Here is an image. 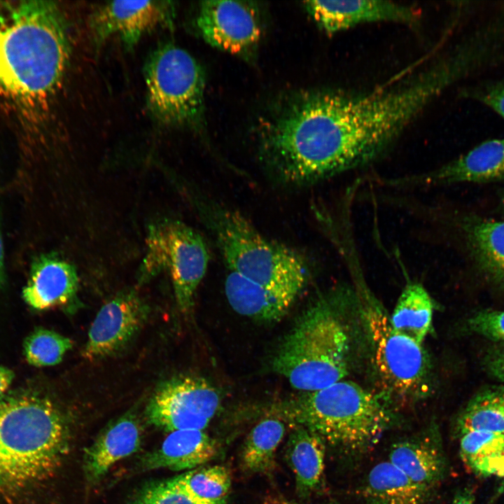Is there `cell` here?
Listing matches in <instances>:
<instances>
[{
  "label": "cell",
  "mask_w": 504,
  "mask_h": 504,
  "mask_svg": "<svg viewBox=\"0 0 504 504\" xmlns=\"http://www.w3.org/2000/svg\"><path fill=\"white\" fill-rule=\"evenodd\" d=\"M463 68L446 55L412 77L365 92L318 89L288 97L272 141L286 172L304 186L365 168L384 157L405 128Z\"/></svg>",
  "instance_id": "cell-1"
},
{
  "label": "cell",
  "mask_w": 504,
  "mask_h": 504,
  "mask_svg": "<svg viewBox=\"0 0 504 504\" xmlns=\"http://www.w3.org/2000/svg\"><path fill=\"white\" fill-rule=\"evenodd\" d=\"M0 19V89L28 111L46 110L69 58L66 27L50 1H23Z\"/></svg>",
  "instance_id": "cell-2"
},
{
  "label": "cell",
  "mask_w": 504,
  "mask_h": 504,
  "mask_svg": "<svg viewBox=\"0 0 504 504\" xmlns=\"http://www.w3.org/2000/svg\"><path fill=\"white\" fill-rule=\"evenodd\" d=\"M59 407L33 389L0 397V488L20 490L52 475L69 448Z\"/></svg>",
  "instance_id": "cell-3"
},
{
  "label": "cell",
  "mask_w": 504,
  "mask_h": 504,
  "mask_svg": "<svg viewBox=\"0 0 504 504\" xmlns=\"http://www.w3.org/2000/svg\"><path fill=\"white\" fill-rule=\"evenodd\" d=\"M342 289L320 297L306 309L276 351L273 370L297 390L321 389L349 372L351 333L337 309Z\"/></svg>",
  "instance_id": "cell-4"
},
{
  "label": "cell",
  "mask_w": 504,
  "mask_h": 504,
  "mask_svg": "<svg viewBox=\"0 0 504 504\" xmlns=\"http://www.w3.org/2000/svg\"><path fill=\"white\" fill-rule=\"evenodd\" d=\"M282 414L293 425L309 429L326 444L351 456L369 451L393 422L383 398L344 379L302 392L284 407Z\"/></svg>",
  "instance_id": "cell-5"
},
{
  "label": "cell",
  "mask_w": 504,
  "mask_h": 504,
  "mask_svg": "<svg viewBox=\"0 0 504 504\" xmlns=\"http://www.w3.org/2000/svg\"><path fill=\"white\" fill-rule=\"evenodd\" d=\"M193 202L230 271L274 292L298 295L309 275L302 255L266 238L240 213L211 198L197 195Z\"/></svg>",
  "instance_id": "cell-6"
},
{
  "label": "cell",
  "mask_w": 504,
  "mask_h": 504,
  "mask_svg": "<svg viewBox=\"0 0 504 504\" xmlns=\"http://www.w3.org/2000/svg\"><path fill=\"white\" fill-rule=\"evenodd\" d=\"M348 270L384 396L398 403L424 397L429 389L430 363L422 344L394 330L390 316L366 284L361 265Z\"/></svg>",
  "instance_id": "cell-7"
},
{
  "label": "cell",
  "mask_w": 504,
  "mask_h": 504,
  "mask_svg": "<svg viewBox=\"0 0 504 504\" xmlns=\"http://www.w3.org/2000/svg\"><path fill=\"white\" fill-rule=\"evenodd\" d=\"M146 104L152 118L167 127H197L204 103V74L184 49L159 46L145 66Z\"/></svg>",
  "instance_id": "cell-8"
},
{
  "label": "cell",
  "mask_w": 504,
  "mask_h": 504,
  "mask_svg": "<svg viewBox=\"0 0 504 504\" xmlns=\"http://www.w3.org/2000/svg\"><path fill=\"white\" fill-rule=\"evenodd\" d=\"M146 246L139 283L167 270L178 308L183 313L188 312L192 308L196 290L209 262L205 240L183 222L163 219L148 226Z\"/></svg>",
  "instance_id": "cell-9"
},
{
  "label": "cell",
  "mask_w": 504,
  "mask_h": 504,
  "mask_svg": "<svg viewBox=\"0 0 504 504\" xmlns=\"http://www.w3.org/2000/svg\"><path fill=\"white\" fill-rule=\"evenodd\" d=\"M220 395L206 379L180 375L162 382L145 410L149 424L164 430H204L218 412Z\"/></svg>",
  "instance_id": "cell-10"
},
{
  "label": "cell",
  "mask_w": 504,
  "mask_h": 504,
  "mask_svg": "<svg viewBox=\"0 0 504 504\" xmlns=\"http://www.w3.org/2000/svg\"><path fill=\"white\" fill-rule=\"evenodd\" d=\"M502 180H504V138L485 141L460 157L425 172L370 178L377 186L396 191Z\"/></svg>",
  "instance_id": "cell-11"
},
{
  "label": "cell",
  "mask_w": 504,
  "mask_h": 504,
  "mask_svg": "<svg viewBox=\"0 0 504 504\" xmlns=\"http://www.w3.org/2000/svg\"><path fill=\"white\" fill-rule=\"evenodd\" d=\"M149 307L134 290L118 293L97 312L82 351L90 361L111 356L127 347L144 326Z\"/></svg>",
  "instance_id": "cell-12"
},
{
  "label": "cell",
  "mask_w": 504,
  "mask_h": 504,
  "mask_svg": "<svg viewBox=\"0 0 504 504\" xmlns=\"http://www.w3.org/2000/svg\"><path fill=\"white\" fill-rule=\"evenodd\" d=\"M196 25L207 43L239 55L252 52L262 35L258 12L255 6L245 1H202Z\"/></svg>",
  "instance_id": "cell-13"
},
{
  "label": "cell",
  "mask_w": 504,
  "mask_h": 504,
  "mask_svg": "<svg viewBox=\"0 0 504 504\" xmlns=\"http://www.w3.org/2000/svg\"><path fill=\"white\" fill-rule=\"evenodd\" d=\"M174 6L169 1H113L99 6L91 24L99 43L117 36L128 48L160 25L173 22Z\"/></svg>",
  "instance_id": "cell-14"
},
{
  "label": "cell",
  "mask_w": 504,
  "mask_h": 504,
  "mask_svg": "<svg viewBox=\"0 0 504 504\" xmlns=\"http://www.w3.org/2000/svg\"><path fill=\"white\" fill-rule=\"evenodd\" d=\"M304 6L319 27L330 34L372 22L413 25L420 17L414 7L383 0L307 1Z\"/></svg>",
  "instance_id": "cell-15"
},
{
  "label": "cell",
  "mask_w": 504,
  "mask_h": 504,
  "mask_svg": "<svg viewBox=\"0 0 504 504\" xmlns=\"http://www.w3.org/2000/svg\"><path fill=\"white\" fill-rule=\"evenodd\" d=\"M78 284L74 264L56 253L43 254L31 264L22 298L38 311L64 306L76 298Z\"/></svg>",
  "instance_id": "cell-16"
},
{
  "label": "cell",
  "mask_w": 504,
  "mask_h": 504,
  "mask_svg": "<svg viewBox=\"0 0 504 504\" xmlns=\"http://www.w3.org/2000/svg\"><path fill=\"white\" fill-rule=\"evenodd\" d=\"M142 437V426L134 410L107 425L85 449L83 465L87 482L97 483L115 463L136 452Z\"/></svg>",
  "instance_id": "cell-17"
},
{
  "label": "cell",
  "mask_w": 504,
  "mask_h": 504,
  "mask_svg": "<svg viewBox=\"0 0 504 504\" xmlns=\"http://www.w3.org/2000/svg\"><path fill=\"white\" fill-rule=\"evenodd\" d=\"M389 461L416 484L434 490L446 472V459L437 430L430 429L394 444Z\"/></svg>",
  "instance_id": "cell-18"
},
{
  "label": "cell",
  "mask_w": 504,
  "mask_h": 504,
  "mask_svg": "<svg viewBox=\"0 0 504 504\" xmlns=\"http://www.w3.org/2000/svg\"><path fill=\"white\" fill-rule=\"evenodd\" d=\"M218 450L216 441L204 430H175L158 448L144 456L139 466L143 470H191L210 461Z\"/></svg>",
  "instance_id": "cell-19"
},
{
  "label": "cell",
  "mask_w": 504,
  "mask_h": 504,
  "mask_svg": "<svg viewBox=\"0 0 504 504\" xmlns=\"http://www.w3.org/2000/svg\"><path fill=\"white\" fill-rule=\"evenodd\" d=\"M458 224L479 272L489 281L504 288V220L468 216Z\"/></svg>",
  "instance_id": "cell-20"
},
{
  "label": "cell",
  "mask_w": 504,
  "mask_h": 504,
  "mask_svg": "<svg viewBox=\"0 0 504 504\" xmlns=\"http://www.w3.org/2000/svg\"><path fill=\"white\" fill-rule=\"evenodd\" d=\"M228 303L238 314L262 322L280 320L296 296L274 292L234 272L225 281Z\"/></svg>",
  "instance_id": "cell-21"
},
{
  "label": "cell",
  "mask_w": 504,
  "mask_h": 504,
  "mask_svg": "<svg viewBox=\"0 0 504 504\" xmlns=\"http://www.w3.org/2000/svg\"><path fill=\"white\" fill-rule=\"evenodd\" d=\"M286 445V457L295 479L297 494L307 498L323 479L326 443L316 433L293 425Z\"/></svg>",
  "instance_id": "cell-22"
},
{
  "label": "cell",
  "mask_w": 504,
  "mask_h": 504,
  "mask_svg": "<svg viewBox=\"0 0 504 504\" xmlns=\"http://www.w3.org/2000/svg\"><path fill=\"white\" fill-rule=\"evenodd\" d=\"M433 490L419 485L390 461L374 465L362 487L365 504H427Z\"/></svg>",
  "instance_id": "cell-23"
},
{
  "label": "cell",
  "mask_w": 504,
  "mask_h": 504,
  "mask_svg": "<svg viewBox=\"0 0 504 504\" xmlns=\"http://www.w3.org/2000/svg\"><path fill=\"white\" fill-rule=\"evenodd\" d=\"M433 307L426 288L420 282L409 280L390 316L392 326L398 332L422 344L432 326Z\"/></svg>",
  "instance_id": "cell-24"
},
{
  "label": "cell",
  "mask_w": 504,
  "mask_h": 504,
  "mask_svg": "<svg viewBox=\"0 0 504 504\" xmlns=\"http://www.w3.org/2000/svg\"><path fill=\"white\" fill-rule=\"evenodd\" d=\"M460 435L471 430L504 435V384L488 385L477 391L456 421Z\"/></svg>",
  "instance_id": "cell-25"
},
{
  "label": "cell",
  "mask_w": 504,
  "mask_h": 504,
  "mask_svg": "<svg viewBox=\"0 0 504 504\" xmlns=\"http://www.w3.org/2000/svg\"><path fill=\"white\" fill-rule=\"evenodd\" d=\"M286 433L284 423L274 417L259 421L244 444L241 462L250 473H268L274 467L275 454Z\"/></svg>",
  "instance_id": "cell-26"
},
{
  "label": "cell",
  "mask_w": 504,
  "mask_h": 504,
  "mask_svg": "<svg viewBox=\"0 0 504 504\" xmlns=\"http://www.w3.org/2000/svg\"><path fill=\"white\" fill-rule=\"evenodd\" d=\"M460 454L465 465L475 473L504 477V435L471 430L461 435Z\"/></svg>",
  "instance_id": "cell-27"
},
{
  "label": "cell",
  "mask_w": 504,
  "mask_h": 504,
  "mask_svg": "<svg viewBox=\"0 0 504 504\" xmlns=\"http://www.w3.org/2000/svg\"><path fill=\"white\" fill-rule=\"evenodd\" d=\"M167 480L199 504H227L231 476L225 466L199 467Z\"/></svg>",
  "instance_id": "cell-28"
},
{
  "label": "cell",
  "mask_w": 504,
  "mask_h": 504,
  "mask_svg": "<svg viewBox=\"0 0 504 504\" xmlns=\"http://www.w3.org/2000/svg\"><path fill=\"white\" fill-rule=\"evenodd\" d=\"M73 344L74 342L67 337L50 329L38 328L24 340L23 354L31 365L52 366L62 362Z\"/></svg>",
  "instance_id": "cell-29"
},
{
  "label": "cell",
  "mask_w": 504,
  "mask_h": 504,
  "mask_svg": "<svg viewBox=\"0 0 504 504\" xmlns=\"http://www.w3.org/2000/svg\"><path fill=\"white\" fill-rule=\"evenodd\" d=\"M467 330L493 343H504V310L481 309L466 321Z\"/></svg>",
  "instance_id": "cell-30"
},
{
  "label": "cell",
  "mask_w": 504,
  "mask_h": 504,
  "mask_svg": "<svg viewBox=\"0 0 504 504\" xmlns=\"http://www.w3.org/2000/svg\"><path fill=\"white\" fill-rule=\"evenodd\" d=\"M132 504H199L167 479L148 484L136 495Z\"/></svg>",
  "instance_id": "cell-31"
},
{
  "label": "cell",
  "mask_w": 504,
  "mask_h": 504,
  "mask_svg": "<svg viewBox=\"0 0 504 504\" xmlns=\"http://www.w3.org/2000/svg\"><path fill=\"white\" fill-rule=\"evenodd\" d=\"M468 94L490 107L504 120V83L482 85L470 90Z\"/></svg>",
  "instance_id": "cell-32"
},
{
  "label": "cell",
  "mask_w": 504,
  "mask_h": 504,
  "mask_svg": "<svg viewBox=\"0 0 504 504\" xmlns=\"http://www.w3.org/2000/svg\"><path fill=\"white\" fill-rule=\"evenodd\" d=\"M487 373L504 384V343H493L483 356Z\"/></svg>",
  "instance_id": "cell-33"
},
{
  "label": "cell",
  "mask_w": 504,
  "mask_h": 504,
  "mask_svg": "<svg viewBox=\"0 0 504 504\" xmlns=\"http://www.w3.org/2000/svg\"><path fill=\"white\" fill-rule=\"evenodd\" d=\"M14 378L15 373L11 369L0 365V397L9 391Z\"/></svg>",
  "instance_id": "cell-34"
},
{
  "label": "cell",
  "mask_w": 504,
  "mask_h": 504,
  "mask_svg": "<svg viewBox=\"0 0 504 504\" xmlns=\"http://www.w3.org/2000/svg\"><path fill=\"white\" fill-rule=\"evenodd\" d=\"M5 281V265H4V251L3 240L0 230V288Z\"/></svg>",
  "instance_id": "cell-35"
},
{
  "label": "cell",
  "mask_w": 504,
  "mask_h": 504,
  "mask_svg": "<svg viewBox=\"0 0 504 504\" xmlns=\"http://www.w3.org/2000/svg\"><path fill=\"white\" fill-rule=\"evenodd\" d=\"M451 504H474V503L469 496L461 495L456 498Z\"/></svg>",
  "instance_id": "cell-36"
},
{
  "label": "cell",
  "mask_w": 504,
  "mask_h": 504,
  "mask_svg": "<svg viewBox=\"0 0 504 504\" xmlns=\"http://www.w3.org/2000/svg\"><path fill=\"white\" fill-rule=\"evenodd\" d=\"M274 504H298L294 501L288 500L286 499L279 498L274 501Z\"/></svg>",
  "instance_id": "cell-37"
},
{
  "label": "cell",
  "mask_w": 504,
  "mask_h": 504,
  "mask_svg": "<svg viewBox=\"0 0 504 504\" xmlns=\"http://www.w3.org/2000/svg\"><path fill=\"white\" fill-rule=\"evenodd\" d=\"M498 493H504V477H503V482H502V483H501V484H500V488H499V489H498Z\"/></svg>",
  "instance_id": "cell-38"
},
{
  "label": "cell",
  "mask_w": 504,
  "mask_h": 504,
  "mask_svg": "<svg viewBox=\"0 0 504 504\" xmlns=\"http://www.w3.org/2000/svg\"><path fill=\"white\" fill-rule=\"evenodd\" d=\"M503 202H504V193H503Z\"/></svg>",
  "instance_id": "cell-39"
},
{
  "label": "cell",
  "mask_w": 504,
  "mask_h": 504,
  "mask_svg": "<svg viewBox=\"0 0 504 504\" xmlns=\"http://www.w3.org/2000/svg\"><path fill=\"white\" fill-rule=\"evenodd\" d=\"M332 504H338V503H332Z\"/></svg>",
  "instance_id": "cell-40"
},
{
  "label": "cell",
  "mask_w": 504,
  "mask_h": 504,
  "mask_svg": "<svg viewBox=\"0 0 504 504\" xmlns=\"http://www.w3.org/2000/svg\"><path fill=\"white\" fill-rule=\"evenodd\" d=\"M273 504H274V503H273Z\"/></svg>",
  "instance_id": "cell-41"
}]
</instances>
